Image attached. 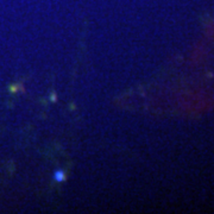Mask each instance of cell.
<instances>
[{
	"instance_id": "cell-1",
	"label": "cell",
	"mask_w": 214,
	"mask_h": 214,
	"mask_svg": "<svg viewBox=\"0 0 214 214\" xmlns=\"http://www.w3.org/2000/svg\"><path fill=\"white\" fill-rule=\"evenodd\" d=\"M54 178H55L56 182H63V181L65 180V174H64V171H62V170H56L55 174H54Z\"/></svg>"
}]
</instances>
